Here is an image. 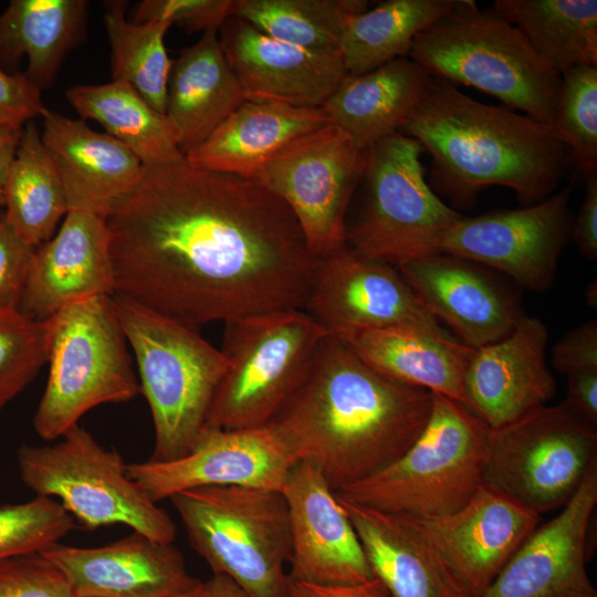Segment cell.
Here are the masks:
<instances>
[{
	"mask_svg": "<svg viewBox=\"0 0 597 597\" xmlns=\"http://www.w3.org/2000/svg\"><path fill=\"white\" fill-rule=\"evenodd\" d=\"M333 337L385 377L465 405L464 377L474 348L455 337L413 328L356 329Z\"/></svg>",
	"mask_w": 597,
	"mask_h": 597,
	"instance_id": "obj_29",
	"label": "cell"
},
{
	"mask_svg": "<svg viewBox=\"0 0 597 597\" xmlns=\"http://www.w3.org/2000/svg\"><path fill=\"white\" fill-rule=\"evenodd\" d=\"M169 500L213 575L228 577L250 597H287L291 533L281 491L203 486Z\"/></svg>",
	"mask_w": 597,
	"mask_h": 597,
	"instance_id": "obj_7",
	"label": "cell"
},
{
	"mask_svg": "<svg viewBox=\"0 0 597 597\" xmlns=\"http://www.w3.org/2000/svg\"><path fill=\"white\" fill-rule=\"evenodd\" d=\"M597 505V462L580 488L521 543L480 597H597L587 572Z\"/></svg>",
	"mask_w": 597,
	"mask_h": 597,
	"instance_id": "obj_17",
	"label": "cell"
},
{
	"mask_svg": "<svg viewBox=\"0 0 597 597\" xmlns=\"http://www.w3.org/2000/svg\"><path fill=\"white\" fill-rule=\"evenodd\" d=\"M22 128L0 126V207L3 206V188L20 143Z\"/></svg>",
	"mask_w": 597,
	"mask_h": 597,
	"instance_id": "obj_49",
	"label": "cell"
},
{
	"mask_svg": "<svg viewBox=\"0 0 597 597\" xmlns=\"http://www.w3.org/2000/svg\"><path fill=\"white\" fill-rule=\"evenodd\" d=\"M564 406L593 429L597 427V369L567 374Z\"/></svg>",
	"mask_w": 597,
	"mask_h": 597,
	"instance_id": "obj_46",
	"label": "cell"
},
{
	"mask_svg": "<svg viewBox=\"0 0 597 597\" xmlns=\"http://www.w3.org/2000/svg\"><path fill=\"white\" fill-rule=\"evenodd\" d=\"M114 293L106 220L69 210L57 232L35 248L18 308L44 322L77 301Z\"/></svg>",
	"mask_w": 597,
	"mask_h": 597,
	"instance_id": "obj_21",
	"label": "cell"
},
{
	"mask_svg": "<svg viewBox=\"0 0 597 597\" xmlns=\"http://www.w3.org/2000/svg\"><path fill=\"white\" fill-rule=\"evenodd\" d=\"M76 526L74 519L54 499L36 495L0 506V561L41 553Z\"/></svg>",
	"mask_w": 597,
	"mask_h": 597,
	"instance_id": "obj_39",
	"label": "cell"
},
{
	"mask_svg": "<svg viewBox=\"0 0 597 597\" xmlns=\"http://www.w3.org/2000/svg\"><path fill=\"white\" fill-rule=\"evenodd\" d=\"M245 100L222 51L218 30L184 48L171 69L165 114L184 156L201 144Z\"/></svg>",
	"mask_w": 597,
	"mask_h": 597,
	"instance_id": "obj_28",
	"label": "cell"
},
{
	"mask_svg": "<svg viewBox=\"0 0 597 597\" xmlns=\"http://www.w3.org/2000/svg\"><path fill=\"white\" fill-rule=\"evenodd\" d=\"M206 594H207L206 582L200 580L192 588H190V589H188V590H186L184 593H179V594L171 595V596H168V597H206Z\"/></svg>",
	"mask_w": 597,
	"mask_h": 597,
	"instance_id": "obj_51",
	"label": "cell"
},
{
	"mask_svg": "<svg viewBox=\"0 0 597 597\" xmlns=\"http://www.w3.org/2000/svg\"><path fill=\"white\" fill-rule=\"evenodd\" d=\"M296 462L270 426L238 430L206 428L184 457L127 464V472L158 502L203 486L238 485L282 492Z\"/></svg>",
	"mask_w": 597,
	"mask_h": 597,
	"instance_id": "obj_16",
	"label": "cell"
},
{
	"mask_svg": "<svg viewBox=\"0 0 597 597\" xmlns=\"http://www.w3.org/2000/svg\"><path fill=\"white\" fill-rule=\"evenodd\" d=\"M42 142L60 174L69 210L106 218L137 184L143 164L106 133L48 109Z\"/></svg>",
	"mask_w": 597,
	"mask_h": 597,
	"instance_id": "obj_25",
	"label": "cell"
},
{
	"mask_svg": "<svg viewBox=\"0 0 597 597\" xmlns=\"http://www.w3.org/2000/svg\"><path fill=\"white\" fill-rule=\"evenodd\" d=\"M338 501L358 535L374 577L389 597H473L412 519Z\"/></svg>",
	"mask_w": 597,
	"mask_h": 597,
	"instance_id": "obj_26",
	"label": "cell"
},
{
	"mask_svg": "<svg viewBox=\"0 0 597 597\" xmlns=\"http://www.w3.org/2000/svg\"><path fill=\"white\" fill-rule=\"evenodd\" d=\"M6 223L36 248L51 239L69 211L57 168L33 121L22 128L3 188Z\"/></svg>",
	"mask_w": 597,
	"mask_h": 597,
	"instance_id": "obj_33",
	"label": "cell"
},
{
	"mask_svg": "<svg viewBox=\"0 0 597 597\" xmlns=\"http://www.w3.org/2000/svg\"><path fill=\"white\" fill-rule=\"evenodd\" d=\"M567 148L570 164L585 181L597 174V66L577 65L561 74L549 126Z\"/></svg>",
	"mask_w": 597,
	"mask_h": 597,
	"instance_id": "obj_38",
	"label": "cell"
},
{
	"mask_svg": "<svg viewBox=\"0 0 597 597\" xmlns=\"http://www.w3.org/2000/svg\"><path fill=\"white\" fill-rule=\"evenodd\" d=\"M303 310L331 336L380 328H413L452 336L396 266L346 245L320 260Z\"/></svg>",
	"mask_w": 597,
	"mask_h": 597,
	"instance_id": "obj_15",
	"label": "cell"
},
{
	"mask_svg": "<svg viewBox=\"0 0 597 597\" xmlns=\"http://www.w3.org/2000/svg\"><path fill=\"white\" fill-rule=\"evenodd\" d=\"M233 0H143L132 11L134 22L163 21L188 33L219 29L231 15Z\"/></svg>",
	"mask_w": 597,
	"mask_h": 597,
	"instance_id": "obj_42",
	"label": "cell"
},
{
	"mask_svg": "<svg viewBox=\"0 0 597 597\" xmlns=\"http://www.w3.org/2000/svg\"><path fill=\"white\" fill-rule=\"evenodd\" d=\"M41 90L23 73H11L0 66V126L22 128L43 117Z\"/></svg>",
	"mask_w": 597,
	"mask_h": 597,
	"instance_id": "obj_44",
	"label": "cell"
},
{
	"mask_svg": "<svg viewBox=\"0 0 597 597\" xmlns=\"http://www.w3.org/2000/svg\"><path fill=\"white\" fill-rule=\"evenodd\" d=\"M218 35L248 101L320 107L348 74L341 52L302 49L233 15L220 25Z\"/></svg>",
	"mask_w": 597,
	"mask_h": 597,
	"instance_id": "obj_20",
	"label": "cell"
},
{
	"mask_svg": "<svg viewBox=\"0 0 597 597\" xmlns=\"http://www.w3.org/2000/svg\"><path fill=\"white\" fill-rule=\"evenodd\" d=\"M432 392L376 371L327 335L293 396L268 425L334 492L398 460L426 428Z\"/></svg>",
	"mask_w": 597,
	"mask_h": 597,
	"instance_id": "obj_2",
	"label": "cell"
},
{
	"mask_svg": "<svg viewBox=\"0 0 597 597\" xmlns=\"http://www.w3.org/2000/svg\"><path fill=\"white\" fill-rule=\"evenodd\" d=\"M421 145L398 132L366 149L358 197L345 227L346 247L396 268L439 253L442 235L462 214L425 178Z\"/></svg>",
	"mask_w": 597,
	"mask_h": 597,
	"instance_id": "obj_9",
	"label": "cell"
},
{
	"mask_svg": "<svg viewBox=\"0 0 597 597\" xmlns=\"http://www.w3.org/2000/svg\"><path fill=\"white\" fill-rule=\"evenodd\" d=\"M397 269L430 313L471 348L504 338L523 316L513 296L471 261L436 253Z\"/></svg>",
	"mask_w": 597,
	"mask_h": 597,
	"instance_id": "obj_24",
	"label": "cell"
},
{
	"mask_svg": "<svg viewBox=\"0 0 597 597\" xmlns=\"http://www.w3.org/2000/svg\"><path fill=\"white\" fill-rule=\"evenodd\" d=\"M328 124L332 122L323 106L247 100L185 159L197 167L250 179L287 144Z\"/></svg>",
	"mask_w": 597,
	"mask_h": 597,
	"instance_id": "obj_27",
	"label": "cell"
},
{
	"mask_svg": "<svg viewBox=\"0 0 597 597\" xmlns=\"http://www.w3.org/2000/svg\"><path fill=\"white\" fill-rule=\"evenodd\" d=\"M399 132L429 155L430 187L458 209L473 206L483 188L495 185L515 191L524 207L537 203L555 192L572 166L548 126L478 102L433 76Z\"/></svg>",
	"mask_w": 597,
	"mask_h": 597,
	"instance_id": "obj_3",
	"label": "cell"
},
{
	"mask_svg": "<svg viewBox=\"0 0 597 597\" xmlns=\"http://www.w3.org/2000/svg\"><path fill=\"white\" fill-rule=\"evenodd\" d=\"M455 0H387L349 18L341 42L347 73L360 75L409 56L416 35Z\"/></svg>",
	"mask_w": 597,
	"mask_h": 597,
	"instance_id": "obj_35",
	"label": "cell"
},
{
	"mask_svg": "<svg viewBox=\"0 0 597 597\" xmlns=\"http://www.w3.org/2000/svg\"><path fill=\"white\" fill-rule=\"evenodd\" d=\"M113 301L151 412L155 442L149 460L181 458L206 428L229 362L198 328L119 295Z\"/></svg>",
	"mask_w": 597,
	"mask_h": 597,
	"instance_id": "obj_5",
	"label": "cell"
},
{
	"mask_svg": "<svg viewBox=\"0 0 597 597\" xmlns=\"http://www.w3.org/2000/svg\"><path fill=\"white\" fill-rule=\"evenodd\" d=\"M408 57L430 76L475 87L548 127L553 122L561 74L515 27L473 0H455L420 31Z\"/></svg>",
	"mask_w": 597,
	"mask_h": 597,
	"instance_id": "obj_4",
	"label": "cell"
},
{
	"mask_svg": "<svg viewBox=\"0 0 597 597\" xmlns=\"http://www.w3.org/2000/svg\"><path fill=\"white\" fill-rule=\"evenodd\" d=\"M105 220L114 295L196 328L303 310L321 260L280 198L186 159L143 166Z\"/></svg>",
	"mask_w": 597,
	"mask_h": 597,
	"instance_id": "obj_1",
	"label": "cell"
},
{
	"mask_svg": "<svg viewBox=\"0 0 597 597\" xmlns=\"http://www.w3.org/2000/svg\"><path fill=\"white\" fill-rule=\"evenodd\" d=\"M44 327L50 371L33 418L41 438L59 439L92 408L140 392L113 295L77 301Z\"/></svg>",
	"mask_w": 597,
	"mask_h": 597,
	"instance_id": "obj_8",
	"label": "cell"
},
{
	"mask_svg": "<svg viewBox=\"0 0 597 597\" xmlns=\"http://www.w3.org/2000/svg\"><path fill=\"white\" fill-rule=\"evenodd\" d=\"M35 248L0 222V308H18Z\"/></svg>",
	"mask_w": 597,
	"mask_h": 597,
	"instance_id": "obj_43",
	"label": "cell"
},
{
	"mask_svg": "<svg viewBox=\"0 0 597 597\" xmlns=\"http://www.w3.org/2000/svg\"><path fill=\"white\" fill-rule=\"evenodd\" d=\"M46 362L44 322L19 308H0V411Z\"/></svg>",
	"mask_w": 597,
	"mask_h": 597,
	"instance_id": "obj_40",
	"label": "cell"
},
{
	"mask_svg": "<svg viewBox=\"0 0 597 597\" xmlns=\"http://www.w3.org/2000/svg\"><path fill=\"white\" fill-rule=\"evenodd\" d=\"M491 10L515 27L557 73L597 66L596 0H495Z\"/></svg>",
	"mask_w": 597,
	"mask_h": 597,
	"instance_id": "obj_34",
	"label": "cell"
},
{
	"mask_svg": "<svg viewBox=\"0 0 597 597\" xmlns=\"http://www.w3.org/2000/svg\"><path fill=\"white\" fill-rule=\"evenodd\" d=\"M597 462V432L563 402L490 430L483 484L542 515L561 510Z\"/></svg>",
	"mask_w": 597,
	"mask_h": 597,
	"instance_id": "obj_12",
	"label": "cell"
},
{
	"mask_svg": "<svg viewBox=\"0 0 597 597\" xmlns=\"http://www.w3.org/2000/svg\"><path fill=\"white\" fill-rule=\"evenodd\" d=\"M585 296H586V300L589 303V305H594L593 304V298L596 302V284H595V282H594V284L591 282L589 284V286L586 289Z\"/></svg>",
	"mask_w": 597,
	"mask_h": 597,
	"instance_id": "obj_52",
	"label": "cell"
},
{
	"mask_svg": "<svg viewBox=\"0 0 597 597\" xmlns=\"http://www.w3.org/2000/svg\"><path fill=\"white\" fill-rule=\"evenodd\" d=\"M572 240L580 254L589 260L597 258V174L585 180V196L579 212L572 224Z\"/></svg>",
	"mask_w": 597,
	"mask_h": 597,
	"instance_id": "obj_47",
	"label": "cell"
},
{
	"mask_svg": "<svg viewBox=\"0 0 597 597\" xmlns=\"http://www.w3.org/2000/svg\"><path fill=\"white\" fill-rule=\"evenodd\" d=\"M87 8L85 0L10 1L0 14V66H15L24 57V74L41 91L48 88L84 38Z\"/></svg>",
	"mask_w": 597,
	"mask_h": 597,
	"instance_id": "obj_31",
	"label": "cell"
},
{
	"mask_svg": "<svg viewBox=\"0 0 597 597\" xmlns=\"http://www.w3.org/2000/svg\"><path fill=\"white\" fill-rule=\"evenodd\" d=\"M327 335L301 308L226 322L221 352L229 366L206 428L238 430L268 426L302 384Z\"/></svg>",
	"mask_w": 597,
	"mask_h": 597,
	"instance_id": "obj_10",
	"label": "cell"
},
{
	"mask_svg": "<svg viewBox=\"0 0 597 597\" xmlns=\"http://www.w3.org/2000/svg\"><path fill=\"white\" fill-rule=\"evenodd\" d=\"M365 161L366 150L328 124L287 144L250 179L289 207L310 251L322 259L346 245V218Z\"/></svg>",
	"mask_w": 597,
	"mask_h": 597,
	"instance_id": "obj_13",
	"label": "cell"
},
{
	"mask_svg": "<svg viewBox=\"0 0 597 597\" xmlns=\"http://www.w3.org/2000/svg\"><path fill=\"white\" fill-rule=\"evenodd\" d=\"M367 8L366 0H233L231 15L302 49L341 52L347 21Z\"/></svg>",
	"mask_w": 597,
	"mask_h": 597,
	"instance_id": "obj_36",
	"label": "cell"
},
{
	"mask_svg": "<svg viewBox=\"0 0 597 597\" xmlns=\"http://www.w3.org/2000/svg\"><path fill=\"white\" fill-rule=\"evenodd\" d=\"M65 97L81 119L98 123L106 134L127 147L143 166L185 160L177 132L166 114L156 111L128 83L76 84L65 91Z\"/></svg>",
	"mask_w": 597,
	"mask_h": 597,
	"instance_id": "obj_32",
	"label": "cell"
},
{
	"mask_svg": "<svg viewBox=\"0 0 597 597\" xmlns=\"http://www.w3.org/2000/svg\"><path fill=\"white\" fill-rule=\"evenodd\" d=\"M206 597H250L231 579L222 575H213L206 582Z\"/></svg>",
	"mask_w": 597,
	"mask_h": 597,
	"instance_id": "obj_50",
	"label": "cell"
},
{
	"mask_svg": "<svg viewBox=\"0 0 597 597\" xmlns=\"http://www.w3.org/2000/svg\"><path fill=\"white\" fill-rule=\"evenodd\" d=\"M572 186L513 210L461 217L438 251L496 269L535 292L551 287L559 256L572 239Z\"/></svg>",
	"mask_w": 597,
	"mask_h": 597,
	"instance_id": "obj_14",
	"label": "cell"
},
{
	"mask_svg": "<svg viewBox=\"0 0 597 597\" xmlns=\"http://www.w3.org/2000/svg\"><path fill=\"white\" fill-rule=\"evenodd\" d=\"M547 341L545 324L523 315L507 336L474 349L464 377L465 406L490 429L519 419L553 397Z\"/></svg>",
	"mask_w": 597,
	"mask_h": 597,
	"instance_id": "obj_23",
	"label": "cell"
},
{
	"mask_svg": "<svg viewBox=\"0 0 597 597\" xmlns=\"http://www.w3.org/2000/svg\"><path fill=\"white\" fill-rule=\"evenodd\" d=\"M282 493L290 519V578L318 585L375 578L346 511L313 463L297 461Z\"/></svg>",
	"mask_w": 597,
	"mask_h": 597,
	"instance_id": "obj_18",
	"label": "cell"
},
{
	"mask_svg": "<svg viewBox=\"0 0 597 597\" xmlns=\"http://www.w3.org/2000/svg\"><path fill=\"white\" fill-rule=\"evenodd\" d=\"M552 364L565 375L597 369L596 320H590L565 333L553 346Z\"/></svg>",
	"mask_w": 597,
	"mask_h": 597,
	"instance_id": "obj_45",
	"label": "cell"
},
{
	"mask_svg": "<svg viewBox=\"0 0 597 597\" xmlns=\"http://www.w3.org/2000/svg\"><path fill=\"white\" fill-rule=\"evenodd\" d=\"M287 597H389L379 579L355 585H318L289 577Z\"/></svg>",
	"mask_w": 597,
	"mask_h": 597,
	"instance_id": "obj_48",
	"label": "cell"
},
{
	"mask_svg": "<svg viewBox=\"0 0 597 597\" xmlns=\"http://www.w3.org/2000/svg\"><path fill=\"white\" fill-rule=\"evenodd\" d=\"M41 553L64 574L74 597H168L200 582L172 543L137 532L104 546L57 543Z\"/></svg>",
	"mask_w": 597,
	"mask_h": 597,
	"instance_id": "obj_22",
	"label": "cell"
},
{
	"mask_svg": "<svg viewBox=\"0 0 597 597\" xmlns=\"http://www.w3.org/2000/svg\"><path fill=\"white\" fill-rule=\"evenodd\" d=\"M0 597H74L64 574L42 553L0 561Z\"/></svg>",
	"mask_w": 597,
	"mask_h": 597,
	"instance_id": "obj_41",
	"label": "cell"
},
{
	"mask_svg": "<svg viewBox=\"0 0 597 597\" xmlns=\"http://www.w3.org/2000/svg\"><path fill=\"white\" fill-rule=\"evenodd\" d=\"M413 521L459 583L480 597L541 516L483 484L457 512Z\"/></svg>",
	"mask_w": 597,
	"mask_h": 597,
	"instance_id": "obj_19",
	"label": "cell"
},
{
	"mask_svg": "<svg viewBox=\"0 0 597 597\" xmlns=\"http://www.w3.org/2000/svg\"><path fill=\"white\" fill-rule=\"evenodd\" d=\"M53 444H23L18 468L36 495L56 500L86 528L124 524L154 541L174 543L170 515L128 475L122 457L78 423Z\"/></svg>",
	"mask_w": 597,
	"mask_h": 597,
	"instance_id": "obj_11",
	"label": "cell"
},
{
	"mask_svg": "<svg viewBox=\"0 0 597 597\" xmlns=\"http://www.w3.org/2000/svg\"><path fill=\"white\" fill-rule=\"evenodd\" d=\"M430 77L410 57H399L365 74H347L323 107L332 124L366 150L400 130Z\"/></svg>",
	"mask_w": 597,
	"mask_h": 597,
	"instance_id": "obj_30",
	"label": "cell"
},
{
	"mask_svg": "<svg viewBox=\"0 0 597 597\" xmlns=\"http://www.w3.org/2000/svg\"><path fill=\"white\" fill-rule=\"evenodd\" d=\"M126 9L124 0L105 2L112 81L128 83L156 111L165 114L172 63L165 35L171 25L163 21L134 22L126 17Z\"/></svg>",
	"mask_w": 597,
	"mask_h": 597,
	"instance_id": "obj_37",
	"label": "cell"
},
{
	"mask_svg": "<svg viewBox=\"0 0 597 597\" xmlns=\"http://www.w3.org/2000/svg\"><path fill=\"white\" fill-rule=\"evenodd\" d=\"M2 219H3V214L0 213V222H1Z\"/></svg>",
	"mask_w": 597,
	"mask_h": 597,
	"instance_id": "obj_53",
	"label": "cell"
},
{
	"mask_svg": "<svg viewBox=\"0 0 597 597\" xmlns=\"http://www.w3.org/2000/svg\"><path fill=\"white\" fill-rule=\"evenodd\" d=\"M490 430L465 405L432 392L430 418L413 444L386 469L335 495L413 520L446 517L483 485Z\"/></svg>",
	"mask_w": 597,
	"mask_h": 597,
	"instance_id": "obj_6",
	"label": "cell"
}]
</instances>
